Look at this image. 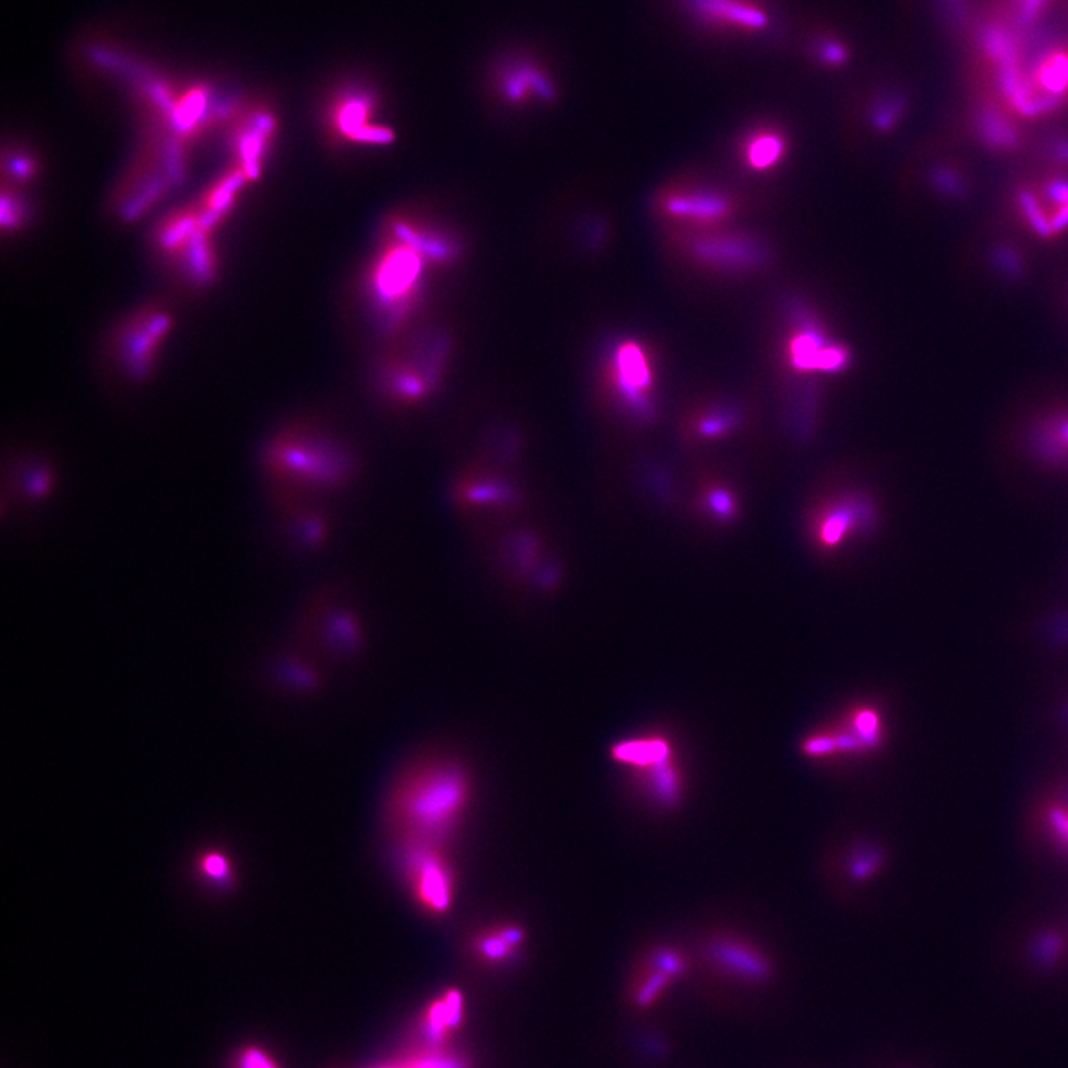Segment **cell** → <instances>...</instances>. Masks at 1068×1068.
I'll use <instances>...</instances> for the list:
<instances>
[{
	"mask_svg": "<svg viewBox=\"0 0 1068 1068\" xmlns=\"http://www.w3.org/2000/svg\"><path fill=\"white\" fill-rule=\"evenodd\" d=\"M474 797L471 773L460 761H417L392 785L385 821L395 846L447 847L468 815Z\"/></svg>",
	"mask_w": 1068,
	"mask_h": 1068,
	"instance_id": "obj_1",
	"label": "cell"
},
{
	"mask_svg": "<svg viewBox=\"0 0 1068 1068\" xmlns=\"http://www.w3.org/2000/svg\"><path fill=\"white\" fill-rule=\"evenodd\" d=\"M450 245L423 227L395 222L371 267L370 294L389 322L404 319L416 305L431 266L451 260Z\"/></svg>",
	"mask_w": 1068,
	"mask_h": 1068,
	"instance_id": "obj_2",
	"label": "cell"
},
{
	"mask_svg": "<svg viewBox=\"0 0 1068 1068\" xmlns=\"http://www.w3.org/2000/svg\"><path fill=\"white\" fill-rule=\"evenodd\" d=\"M1002 85L1021 115L1055 109L1068 98V38L1006 61Z\"/></svg>",
	"mask_w": 1068,
	"mask_h": 1068,
	"instance_id": "obj_3",
	"label": "cell"
},
{
	"mask_svg": "<svg viewBox=\"0 0 1068 1068\" xmlns=\"http://www.w3.org/2000/svg\"><path fill=\"white\" fill-rule=\"evenodd\" d=\"M610 757L626 767L641 791L661 807L677 806L683 797V775L674 747L665 736L644 735L616 742Z\"/></svg>",
	"mask_w": 1068,
	"mask_h": 1068,
	"instance_id": "obj_4",
	"label": "cell"
},
{
	"mask_svg": "<svg viewBox=\"0 0 1068 1068\" xmlns=\"http://www.w3.org/2000/svg\"><path fill=\"white\" fill-rule=\"evenodd\" d=\"M405 888L417 907L431 917L450 914L456 902V873L447 847L395 846Z\"/></svg>",
	"mask_w": 1068,
	"mask_h": 1068,
	"instance_id": "obj_5",
	"label": "cell"
},
{
	"mask_svg": "<svg viewBox=\"0 0 1068 1068\" xmlns=\"http://www.w3.org/2000/svg\"><path fill=\"white\" fill-rule=\"evenodd\" d=\"M325 125L337 143L348 146H386L394 141V130L382 121V103L368 85L340 89L327 106Z\"/></svg>",
	"mask_w": 1068,
	"mask_h": 1068,
	"instance_id": "obj_6",
	"label": "cell"
},
{
	"mask_svg": "<svg viewBox=\"0 0 1068 1068\" xmlns=\"http://www.w3.org/2000/svg\"><path fill=\"white\" fill-rule=\"evenodd\" d=\"M170 328L171 316L164 309L146 308L135 312L113 334L116 361L133 379L149 376Z\"/></svg>",
	"mask_w": 1068,
	"mask_h": 1068,
	"instance_id": "obj_7",
	"label": "cell"
},
{
	"mask_svg": "<svg viewBox=\"0 0 1068 1068\" xmlns=\"http://www.w3.org/2000/svg\"><path fill=\"white\" fill-rule=\"evenodd\" d=\"M678 5L693 24L708 32L758 36L773 23L760 0H678Z\"/></svg>",
	"mask_w": 1068,
	"mask_h": 1068,
	"instance_id": "obj_8",
	"label": "cell"
},
{
	"mask_svg": "<svg viewBox=\"0 0 1068 1068\" xmlns=\"http://www.w3.org/2000/svg\"><path fill=\"white\" fill-rule=\"evenodd\" d=\"M493 87L500 100L512 107L549 103L557 97V85L548 70L526 55L503 58L494 69Z\"/></svg>",
	"mask_w": 1068,
	"mask_h": 1068,
	"instance_id": "obj_9",
	"label": "cell"
},
{
	"mask_svg": "<svg viewBox=\"0 0 1068 1068\" xmlns=\"http://www.w3.org/2000/svg\"><path fill=\"white\" fill-rule=\"evenodd\" d=\"M610 379L622 400L643 410L652 395L653 370L649 355L634 340L616 343L609 358Z\"/></svg>",
	"mask_w": 1068,
	"mask_h": 1068,
	"instance_id": "obj_10",
	"label": "cell"
},
{
	"mask_svg": "<svg viewBox=\"0 0 1068 1068\" xmlns=\"http://www.w3.org/2000/svg\"><path fill=\"white\" fill-rule=\"evenodd\" d=\"M1021 214L1040 236L1051 238L1068 227V181L1048 180L1023 190Z\"/></svg>",
	"mask_w": 1068,
	"mask_h": 1068,
	"instance_id": "obj_11",
	"label": "cell"
},
{
	"mask_svg": "<svg viewBox=\"0 0 1068 1068\" xmlns=\"http://www.w3.org/2000/svg\"><path fill=\"white\" fill-rule=\"evenodd\" d=\"M275 134V121L266 112L250 113L236 122L230 137L233 167L241 170L248 180L262 174L263 162Z\"/></svg>",
	"mask_w": 1068,
	"mask_h": 1068,
	"instance_id": "obj_12",
	"label": "cell"
},
{
	"mask_svg": "<svg viewBox=\"0 0 1068 1068\" xmlns=\"http://www.w3.org/2000/svg\"><path fill=\"white\" fill-rule=\"evenodd\" d=\"M690 250L701 262L724 270L751 269L763 260L760 245L739 236H698Z\"/></svg>",
	"mask_w": 1068,
	"mask_h": 1068,
	"instance_id": "obj_13",
	"label": "cell"
},
{
	"mask_svg": "<svg viewBox=\"0 0 1068 1068\" xmlns=\"http://www.w3.org/2000/svg\"><path fill=\"white\" fill-rule=\"evenodd\" d=\"M664 211L668 216L690 224H717L732 214L733 204L724 193L707 189L678 190L667 196Z\"/></svg>",
	"mask_w": 1068,
	"mask_h": 1068,
	"instance_id": "obj_14",
	"label": "cell"
},
{
	"mask_svg": "<svg viewBox=\"0 0 1068 1068\" xmlns=\"http://www.w3.org/2000/svg\"><path fill=\"white\" fill-rule=\"evenodd\" d=\"M707 951L715 965L736 977L761 981L770 975V965L763 954L741 939L718 936L708 944Z\"/></svg>",
	"mask_w": 1068,
	"mask_h": 1068,
	"instance_id": "obj_15",
	"label": "cell"
},
{
	"mask_svg": "<svg viewBox=\"0 0 1068 1068\" xmlns=\"http://www.w3.org/2000/svg\"><path fill=\"white\" fill-rule=\"evenodd\" d=\"M248 181L250 180L241 170L232 167V170L220 177L210 189L205 190L201 201L195 205L205 229L213 232L214 227L223 222L235 205L238 193Z\"/></svg>",
	"mask_w": 1068,
	"mask_h": 1068,
	"instance_id": "obj_16",
	"label": "cell"
},
{
	"mask_svg": "<svg viewBox=\"0 0 1068 1068\" xmlns=\"http://www.w3.org/2000/svg\"><path fill=\"white\" fill-rule=\"evenodd\" d=\"M524 939L526 934L523 926L500 923L481 931L475 938L474 947L487 962H502L511 959L520 950Z\"/></svg>",
	"mask_w": 1068,
	"mask_h": 1068,
	"instance_id": "obj_17",
	"label": "cell"
},
{
	"mask_svg": "<svg viewBox=\"0 0 1068 1068\" xmlns=\"http://www.w3.org/2000/svg\"><path fill=\"white\" fill-rule=\"evenodd\" d=\"M785 150H787V140L781 131L773 130V128H760L748 135L745 140V164L751 170H770L782 161Z\"/></svg>",
	"mask_w": 1068,
	"mask_h": 1068,
	"instance_id": "obj_18",
	"label": "cell"
},
{
	"mask_svg": "<svg viewBox=\"0 0 1068 1068\" xmlns=\"http://www.w3.org/2000/svg\"><path fill=\"white\" fill-rule=\"evenodd\" d=\"M858 521L855 511L850 506L833 509L819 526V540L825 546L839 545Z\"/></svg>",
	"mask_w": 1068,
	"mask_h": 1068,
	"instance_id": "obj_19",
	"label": "cell"
},
{
	"mask_svg": "<svg viewBox=\"0 0 1068 1068\" xmlns=\"http://www.w3.org/2000/svg\"><path fill=\"white\" fill-rule=\"evenodd\" d=\"M1037 450L1045 459L1063 462L1068 459V417L1054 420L1039 435Z\"/></svg>",
	"mask_w": 1068,
	"mask_h": 1068,
	"instance_id": "obj_20",
	"label": "cell"
},
{
	"mask_svg": "<svg viewBox=\"0 0 1068 1068\" xmlns=\"http://www.w3.org/2000/svg\"><path fill=\"white\" fill-rule=\"evenodd\" d=\"M883 855L873 847H858L847 858L846 870L853 882H867L882 867Z\"/></svg>",
	"mask_w": 1068,
	"mask_h": 1068,
	"instance_id": "obj_21",
	"label": "cell"
},
{
	"mask_svg": "<svg viewBox=\"0 0 1068 1068\" xmlns=\"http://www.w3.org/2000/svg\"><path fill=\"white\" fill-rule=\"evenodd\" d=\"M198 870L205 882L216 888L227 889L233 885V871L229 859L222 853H204L199 859Z\"/></svg>",
	"mask_w": 1068,
	"mask_h": 1068,
	"instance_id": "obj_22",
	"label": "cell"
},
{
	"mask_svg": "<svg viewBox=\"0 0 1068 1068\" xmlns=\"http://www.w3.org/2000/svg\"><path fill=\"white\" fill-rule=\"evenodd\" d=\"M3 168L8 171L14 183H27L38 174V162L35 156L23 150H12L11 155H5Z\"/></svg>",
	"mask_w": 1068,
	"mask_h": 1068,
	"instance_id": "obj_23",
	"label": "cell"
},
{
	"mask_svg": "<svg viewBox=\"0 0 1068 1068\" xmlns=\"http://www.w3.org/2000/svg\"><path fill=\"white\" fill-rule=\"evenodd\" d=\"M816 60L831 69H839L850 60V49L836 38H824L813 46Z\"/></svg>",
	"mask_w": 1068,
	"mask_h": 1068,
	"instance_id": "obj_24",
	"label": "cell"
},
{
	"mask_svg": "<svg viewBox=\"0 0 1068 1068\" xmlns=\"http://www.w3.org/2000/svg\"><path fill=\"white\" fill-rule=\"evenodd\" d=\"M2 201L3 229H11L14 232L23 227L26 223L27 210L20 195L5 189Z\"/></svg>",
	"mask_w": 1068,
	"mask_h": 1068,
	"instance_id": "obj_25",
	"label": "cell"
},
{
	"mask_svg": "<svg viewBox=\"0 0 1068 1068\" xmlns=\"http://www.w3.org/2000/svg\"><path fill=\"white\" fill-rule=\"evenodd\" d=\"M652 966L658 971L665 972L669 977H677L686 971V962L677 950L662 948L652 956Z\"/></svg>",
	"mask_w": 1068,
	"mask_h": 1068,
	"instance_id": "obj_26",
	"label": "cell"
},
{
	"mask_svg": "<svg viewBox=\"0 0 1068 1068\" xmlns=\"http://www.w3.org/2000/svg\"><path fill=\"white\" fill-rule=\"evenodd\" d=\"M669 978L671 977L665 974V972L655 969V974L650 975V977L646 979L643 988H641L640 993H638V1003L643 1006L650 1005V1003L664 991V988L667 987Z\"/></svg>",
	"mask_w": 1068,
	"mask_h": 1068,
	"instance_id": "obj_27",
	"label": "cell"
},
{
	"mask_svg": "<svg viewBox=\"0 0 1068 1068\" xmlns=\"http://www.w3.org/2000/svg\"><path fill=\"white\" fill-rule=\"evenodd\" d=\"M708 505H710L711 511L714 514L720 515V517L727 518L733 515L735 512V502H733L732 496L723 490H714L708 494Z\"/></svg>",
	"mask_w": 1068,
	"mask_h": 1068,
	"instance_id": "obj_28",
	"label": "cell"
},
{
	"mask_svg": "<svg viewBox=\"0 0 1068 1068\" xmlns=\"http://www.w3.org/2000/svg\"><path fill=\"white\" fill-rule=\"evenodd\" d=\"M241 1068H278L267 1055L259 1049H247L241 1055Z\"/></svg>",
	"mask_w": 1068,
	"mask_h": 1068,
	"instance_id": "obj_29",
	"label": "cell"
},
{
	"mask_svg": "<svg viewBox=\"0 0 1068 1068\" xmlns=\"http://www.w3.org/2000/svg\"><path fill=\"white\" fill-rule=\"evenodd\" d=\"M1049 821H1051L1055 833H1057L1068 845V813L1063 812V810L1060 809H1055L1054 812L1049 815Z\"/></svg>",
	"mask_w": 1068,
	"mask_h": 1068,
	"instance_id": "obj_30",
	"label": "cell"
}]
</instances>
